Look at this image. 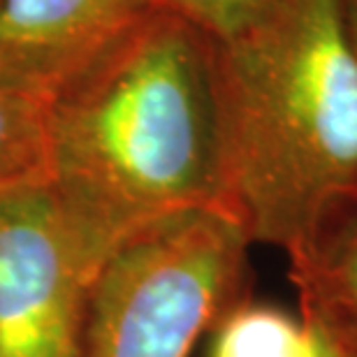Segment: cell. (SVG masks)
<instances>
[{
	"instance_id": "1",
	"label": "cell",
	"mask_w": 357,
	"mask_h": 357,
	"mask_svg": "<svg viewBox=\"0 0 357 357\" xmlns=\"http://www.w3.org/2000/svg\"><path fill=\"white\" fill-rule=\"evenodd\" d=\"M47 185L91 278L178 213L223 211L213 40L146 10L47 100Z\"/></svg>"
},
{
	"instance_id": "2",
	"label": "cell",
	"mask_w": 357,
	"mask_h": 357,
	"mask_svg": "<svg viewBox=\"0 0 357 357\" xmlns=\"http://www.w3.org/2000/svg\"><path fill=\"white\" fill-rule=\"evenodd\" d=\"M223 213L253 244L288 253L357 192V45L344 0H276L213 42Z\"/></svg>"
},
{
	"instance_id": "3",
	"label": "cell",
	"mask_w": 357,
	"mask_h": 357,
	"mask_svg": "<svg viewBox=\"0 0 357 357\" xmlns=\"http://www.w3.org/2000/svg\"><path fill=\"white\" fill-rule=\"evenodd\" d=\"M248 246L216 209L142 232L93 278L77 357H188L248 299Z\"/></svg>"
},
{
	"instance_id": "4",
	"label": "cell",
	"mask_w": 357,
	"mask_h": 357,
	"mask_svg": "<svg viewBox=\"0 0 357 357\" xmlns=\"http://www.w3.org/2000/svg\"><path fill=\"white\" fill-rule=\"evenodd\" d=\"M91 285L47 181L0 199V357H77Z\"/></svg>"
},
{
	"instance_id": "5",
	"label": "cell",
	"mask_w": 357,
	"mask_h": 357,
	"mask_svg": "<svg viewBox=\"0 0 357 357\" xmlns=\"http://www.w3.org/2000/svg\"><path fill=\"white\" fill-rule=\"evenodd\" d=\"M146 10V0H0V82L49 96Z\"/></svg>"
},
{
	"instance_id": "6",
	"label": "cell",
	"mask_w": 357,
	"mask_h": 357,
	"mask_svg": "<svg viewBox=\"0 0 357 357\" xmlns=\"http://www.w3.org/2000/svg\"><path fill=\"white\" fill-rule=\"evenodd\" d=\"M285 255L302 320L357 357V192L327 206Z\"/></svg>"
},
{
	"instance_id": "7",
	"label": "cell",
	"mask_w": 357,
	"mask_h": 357,
	"mask_svg": "<svg viewBox=\"0 0 357 357\" xmlns=\"http://www.w3.org/2000/svg\"><path fill=\"white\" fill-rule=\"evenodd\" d=\"M47 100L0 82V199L47 181Z\"/></svg>"
},
{
	"instance_id": "8",
	"label": "cell",
	"mask_w": 357,
	"mask_h": 357,
	"mask_svg": "<svg viewBox=\"0 0 357 357\" xmlns=\"http://www.w3.org/2000/svg\"><path fill=\"white\" fill-rule=\"evenodd\" d=\"M211 332V357H309L311 351L302 318L248 299L227 311Z\"/></svg>"
},
{
	"instance_id": "9",
	"label": "cell",
	"mask_w": 357,
	"mask_h": 357,
	"mask_svg": "<svg viewBox=\"0 0 357 357\" xmlns=\"http://www.w3.org/2000/svg\"><path fill=\"white\" fill-rule=\"evenodd\" d=\"M274 5L276 0H146L149 10L172 14L216 45L244 35Z\"/></svg>"
},
{
	"instance_id": "10",
	"label": "cell",
	"mask_w": 357,
	"mask_h": 357,
	"mask_svg": "<svg viewBox=\"0 0 357 357\" xmlns=\"http://www.w3.org/2000/svg\"><path fill=\"white\" fill-rule=\"evenodd\" d=\"M306 327H309V325H306ZM309 334H311L309 357H351L344 351V348H339L337 344H332V341L327 339L325 334H320L318 330H313V327H309Z\"/></svg>"
},
{
	"instance_id": "11",
	"label": "cell",
	"mask_w": 357,
	"mask_h": 357,
	"mask_svg": "<svg viewBox=\"0 0 357 357\" xmlns=\"http://www.w3.org/2000/svg\"><path fill=\"white\" fill-rule=\"evenodd\" d=\"M346 3V14H348V24H351L353 40L357 45V0H344Z\"/></svg>"
}]
</instances>
